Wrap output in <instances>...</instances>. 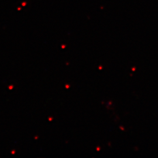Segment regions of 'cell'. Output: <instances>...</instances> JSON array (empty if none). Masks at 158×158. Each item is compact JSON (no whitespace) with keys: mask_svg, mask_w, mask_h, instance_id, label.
Instances as JSON below:
<instances>
[{"mask_svg":"<svg viewBox=\"0 0 158 158\" xmlns=\"http://www.w3.org/2000/svg\"><path fill=\"white\" fill-rule=\"evenodd\" d=\"M8 89L10 90H13L14 89V85H8Z\"/></svg>","mask_w":158,"mask_h":158,"instance_id":"cell-1","label":"cell"},{"mask_svg":"<svg viewBox=\"0 0 158 158\" xmlns=\"http://www.w3.org/2000/svg\"><path fill=\"white\" fill-rule=\"evenodd\" d=\"M11 155H15V153H16V151L15 150V149H13V150H12L11 152Z\"/></svg>","mask_w":158,"mask_h":158,"instance_id":"cell-2","label":"cell"},{"mask_svg":"<svg viewBox=\"0 0 158 158\" xmlns=\"http://www.w3.org/2000/svg\"><path fill=\"white\" fill-rule=\"evenodd\" d=\"M38 138H39V136L38 135H36L34 137V139H35V140H37Z\"/></svg>","mask_w":158,"mask_h":158,"instance_id":"cell-3","label":"cell"},{"mask_svg":"<svg viewBox=\"0 0 158 158\" xmlns=\"http://www.w3.org/2000/svg\"><path fill=\"white\" fill-rule=\"evenodd\" d=\"M51 120H52V118H49V121H51Z\"/></svg>","mask_w":158,"mask_h":158,"instance_id":"cell-4","label":"cell"}]
</instances>
